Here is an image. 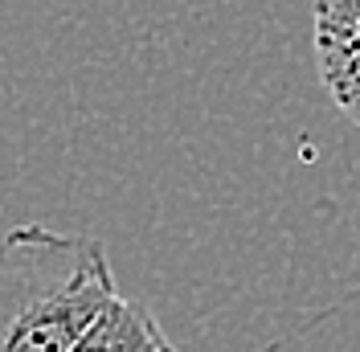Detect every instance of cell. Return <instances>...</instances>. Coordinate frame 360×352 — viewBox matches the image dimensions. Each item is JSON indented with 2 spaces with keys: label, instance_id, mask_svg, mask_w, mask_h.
I'll list each match as a JSON object with an SVG mask.
<instances>
[{
  "label": "cell",
  "instance_id": "6da1fadb",
  "mask_svg": "<svg viewBox=\"0 0 360 352\" xmlns=\"http://www.w3.org/2000/svg\"><path fill=\"white\" fill-rule=\"evenodd\" d=\"M115 295L98 238L37 221L0 234V352H74Z\"/></svg>",
  "mask_w": 360,
  "mask_h": 352
},
{
  "label": "cell",
  "instance_id": "7a4b0ae2",
  "mask_svg": "<svg viewBox=\"0 0 360 352\" xmlns=\"http://www.w3.org/2000/svg\"><path fill=\"white\" fill-rule=\"evenodd\" d=\"M315 66L328 99L360 127V0H315Z\"/></svg>",
  "mask_w": 360,
  "mask_h": 352
},
{
  "label": "cell",
  "instance_id": "3957f363",
  "mask_svg": "<svg viewBox=\"0 0 360 352\" xmlns=\"http://www.w3.org/2000/svg\"><path fill=\"white\" fill-rule=\"evenodd\" d=\"M74 352H176L156 311L139 299L115 295L107 311L90 324V332L74 344Z\"/></svg>",
  "mask_w": 360,
  "mask_h": 352
}]
</instances>
